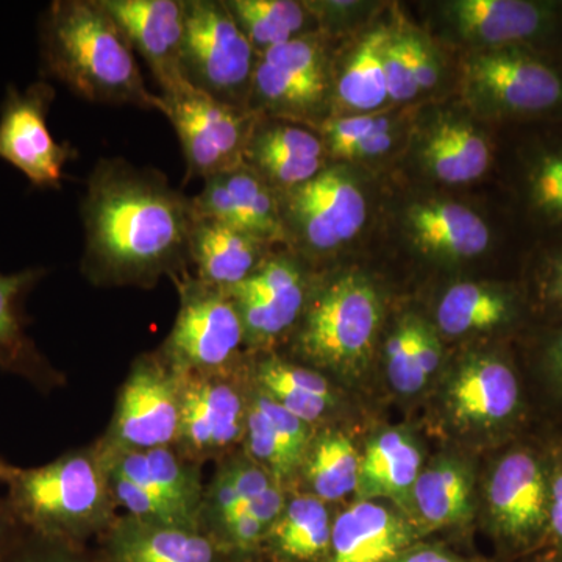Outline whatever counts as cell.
<instances>
[{
    "label": "cell",
    "mask_w": 562,
    "mask_h": 562,
    "mask_svg": "<svg viewBox=\"0 0 562 562\" xmlns=\"http://www.w3.org/2000/svg\"><path fill=\"white\" fill-rule=\"evenodd\" d=\"M38 36L43 80L60 81L87 102L161 111L131 41L101 0H54L41 14Z\"/></svg>",
    "instance_id": "cell-2"
},
{
    "label": "cell",
    "mask_w": 562,
    "mask_h": 562,
    "mask_svg": "<svg viewBox=\"0 0 562 562\" xmlns=\"http://www.w3.org/2000/svg\"><path fill=\"white\" fill-rule=\"evenodd\" d=\"M390 40L387 32L376 31L362 41L360 49L339 80L338 94L346 105L373 110L386 101L383 54Z\"/></svg>",
    "instance_id": "cell-36"
},
{
    "label": "cell",
    "mask_w": 562,
    "mask_h": 562,
    "mask_svg": "<svg viewBox=\"0 0 562 562\" xmlns=\"http://www.w3.org/2000/svg\"><path fill=\"white\" fill-rule=\"evenodd\" d=\"M55 94L47 80L35 81L24 91L9 85L0 105V160L41 190H60L66 162L77 157L69 143L54 139L47 125Z\"/></svg>",
    "instance_id": "cell-10"
},
{
    "label": "cell",
    "mask_w": 562,
    "mask_h": 562,
    "mask_svg": "<svg viewBox=\"0 0 562 562\" xmlns=\"http://www.w3.org/2000/svg\"><path fill=\"white\" fill-rule=\"evenodd\" d=\"M422 457L416 443L401 430H387L366 447L360 464L358 494L405 503L420 473Z\"/></svg>",
    "instance_id": "cell-25"
},
{
    "label": "cell",
    "mask_w": 562,
    "mask_h": 562,
    "mask_svg": "<svg viewBox=\"0 0 562 562\" xmlns=\"http://www.w3.org/2000/svg\"><path fill=\"white\" fill-rule=\"evenodd\" d=\"M461 31L486 43H509L535 35L541 10L520 0H461L452 5Z\"/></svg>",
    "instance_id": "cell-29"
},
{
    "label": "cell",
    "mask_w": 562,
    "mask_h": 562,
    "mask_svg": "<svg viewBox=\"0 0 562 562\" xmlns=\"http://www.w3.org/2000/svg\"><path fill=\"white\" fill-rule=\"evenodd\" d=\"M258 57L288 41L302 38L308 14L292 0H225Z\"/></svg>",
    "instance_id": "cell-33"
},
{
    "label": "cell",
    "mask_w": 562,
    "mask_h": 562,
    "mask_svg": "<svg viewBox=\"0 0 562 562\" xmlns=\"http://www.w3.org/2000/svg\"><path fill=\"white\" fill-rule=\"evenodd\" d=\"M180 424V375L158 351L140 355L122 384L105 439L106 452L173 447Z\"/></svg>",
    "instance_id": "cell-7"
},
{
    "label": "cell",
    "mask_w": 562,
    "mask_h": 562,
    "mask_svg": "<svg viewBox=\"0 0 562 562\" xmlns=\"http://www.w3.org/2000/svg\"><path fill=\"white\" fill-rule=\"evenodd\" d=\"M379 324L380 302L371 284L344 277L306 306L299 350L316 364L349 371L368 360Z\"/></svg>",
    "instance_id": "cell-6"
},
{
    "label": "cell",
    "mask_w": 562,
    "mask_h": 562,
    "mask_svg": "<svg viewBox=\"0 0 562 562\" xmlns=\"http://www.w3.org/2000/svg\"><path fill=\"white\" fill-rule=\"evenodd\" d=\"M412 497L424 522L432 527L461 522L471 513V476L460 462H436L419 473Z\"/></svg>",
    "instance_id": "cell-30"
},
{
    "label": "cell",
    "mask_w": 562,
    "mask_h": 562,
    "mask_svg": "<svg viewBox=\"0 0 562 562\" xmlns=\"http://www.w3.org/2000/svg\"><path fill=\"white\" fill-rule=\"evenodd\" d=\"M325 88L319 43L302 36L258 57L250 94L273 113L306 116L319 106Z\"/></svg>",
    "instance_id": "cell-14"
},
{
    "label": "cell",
    "mask_w": 562,
    "mask_h": 562,
    "mask_svg": "<svg viewBox=\"0 0 562 562\" xmlns=\"http://www.w3.org/2000/svg\"><path fill=\"white\" fill-rule=\"evenodd\" d=\"M3 505L22 530L69 547L114 522V501L101 449L76 450L49 464L16 469Z\"/></svg>",
    "instance_id": "cell-3"
},
{
    "label": "cell",
    "mask_w": 562,
    "mask_h": 562,
    "mask_svg": "<svg viewBox=\"0 0 562 562\" xmlns=\"http://www.w3.org/2000/svg\"><path fill=\"white\" fill-rule=\"evenodd\" d=\"M392 146L391 124L386 117H380L379 124L360 143L351 147L346 158L375 157Z\"/></svg>",
    "instance_id": "cell-46"
},
{
    "label": "cell",
    "mask_w": 562,
    "mask_h": 562,
    "mask_svg": "<svg viewBox=\"0 0 562 562\" xmlns=\"http://www.w3.org/2000/svg\"><path fill=\"white\" fill-rule=\"evenodd\" d=\"M284 238L286 232L310 250L330 251L349 241L366 222V201L353 181L338 169H324L280 199Z\"/></svg>",
    "instance_id": "cell-11"
},
{
    "label": "cell",
    "mask_w": 562,
    "mask_h": 562,
    "mask_svg": "<svg viewBox=\"0 0 562 562\" xmlns=\"http://www.w3.org/2000/svg\"><path fill=\"white\" fill-rule=\"evenodd\" d=\"M254 380L258 391L308 425L335 405L330 384L324 376L277 357L258 362Z\"/></svg>",
    "instance_id": "cell-27"
},
{
    "label": "cell",
    "mask_w": 562,
    "mask_h": 562,
    "mask_svg": "<svg viewBox=\"0 0 562 562\" xmlns=\"http://www.w3.org/2000/svg\"><path fill=\"white\" fill-rule=\"evenodd\" d=\"M273 476L249 457L228 460L216 472L209 490L203 492L201 524L209 530L225 517L238 512L247 502L268 491Z\"/></svg>",
    "instance_id": "cell-34"
},
{
    "label": "cell",
    "mask_w": 562,
    "mask_h": 562,
    "mask_svg": "<svg viewBox=\"0 0 562 562\" xmlns=\"http://www.w3.org/2000/svg\"><path fill=\"white\" fill-rule=\"evenodd\" d=\"M106 472H109L114 501H116V505L124 506L127 509L128 516L140 520H150V522L191 527L190 524L184 522L183 517L176 509L166 505L160 498L154 497L149 492L140 490L139 486H136L135 483L120 475V473Z\"/></svg>",
    "instance_id": "cell-39"
},
{
    "label": "cell",
    "mask_w": 562,
    "mask_h": 562,
    "mask_svg": "<svg viewBox=\"0 0 562 562\" xmlns=\"http://www.w3.org/2000/svg\"><path fill=\"white\" fill-rule=\"evenodd\" d=\"M244 439L247 443V457L271 473L277 483L290 479L302 468L301 458L292 452L254 397L249 402Z\"/></svg>",
    "instance_id": "cell-37"
},
{
    "label": "cell",
    "mask_w": 562,
    "mask_h": 562,
    "mask_svg": "<svg viewBox=\"0 0 562 562\" xmlns=\"http://www.w3.org/2000/svg\"><path fill=\"white\" fill-rule=\"evenodd\" d=\"M487 498L495 524L512 538H531L549 524L550 483L531 453L513 452L498 462Z\"/></svg>",
    "instance_id": "cell-16"
},
{
    "label": "cell",
    "mask_w": 562,
    "mask_h": 562,
    "mask_svg": "<svg viewBox=\"0 0 562 562\" xmlns=\"http://www.w3.org/2000/svg\"><path fill=\"white\" fill-rule=\"evenodd\" d=\"M46 273L44 268L0 273V368L33 382H44L50 371L25 333L24 299Z\"/></svg>",
    "instance_id": "cell-24"
},
{
    "label": "cell",
    "mask_w": 562,
    "mask_h": 562,
    "mask_svg": "<svg viewBox=\"0 0 562 562\" xmlns=\"http://www.w3.org/2000/svg\"><path fill=\"white\" fill-rule=\"evenodd\" d=\"M383 68L387 98L392 101H409L419 92L416 77H414L408 36L390 40L383 54Z\"/></svg>",
    "instance_id": "cell-40"
},
{
    "label": "cell",
    "mask_w": 562,
    "mask_h": 562,
    "mask_svg": "<svg viewBox=\"0 0 562 562\" xmlns=\"http://www.w3.org/2000/svg\"><path fill=\"white\" fill-rule=\"evenodd\" d=\"M161 111L179 136L187 162V180L209 179L243 165L249 143V111L216 101L191 85L160 95Z\"/></svg>",
    "instance_id": "cell-8"
},
{
    "label": "cell",
    "mask_w": 562,
    "mask_h": 562,
    "mask_svg": "<svg viewBox=\"0 0 562 562\" xmlns=\"http://www.w3.org/2000/svg\"><path fill=\"white\" fill-rule=\"evenodd\" d=\"M508 317V303L498 292L475 283H460L450 288L438 308L441 330L449 336L486 330Z\"/></svg>",
    "instance_id": "cell-35"
},
{
    "label": "cell",
    "mask_w": 562,
    "mask_h": 562,
    "mask_svg": "<svg viewBox=\"0 0 562 562\" xmlns=\"http://www.w3.org/2000/svg\"><path fill=\"white\" fill-rule=\"evenodd\" d=\"M472 79L495 102L516 111L550 109L562 98L560 77L549 66L513 54L480 55Z\"/></svg>",
    "instance_id": "cell-21"
},
{
    "label": "cell",
    "mask_w": 562,
    "mask_h": 562,
    "mask_svg": "<svg viewBox=\"0 0 562 562\" xmlns=\"http://www.w3.org/2000/svg\"><path fill=\"white\" fill-rule=\"evenodd\" d=\"M81 271L99 286L150 288L187 272L194 203L155 168L102 158L81 201Z\"/></svg>",
    "instance_id": "cell-1"
},
{
    "label": "cell",
    "mask_w": 562,
    "mask_h": 562,
    "mask_svg": "<svg viewBox=\"0 0 562 562\" xmlns=\"http://www.w3.org/2000/svg\"><path fill=\"white\" fill-rule=\"evenodd\" d=\"M386 371L392 387L401 394H416L427 384L414 341L413 319L403 322L387 341Z\"/></svg>",
    "instance_id": "cell-38"
},
{
    "label": "cell",
    "mask_w": 562,
    "mask_h": 562,
    "mask_svg": "<svg viewBox=\"0 0 562 562\" xmlns=\"http://www.w3.org/2000/svg\"><path fill=\"white\" fill-rule=\"evenodd\" d=\"M284 503H286V498H284L280 483H273L268 491L262 492L254 501L247 502L238 512L249 513L258 522L265 525L269 531V528L272 527V524L279 519L281 512H283Z\"/></svg>",
    "instance_id": "cell-44"
},
{
    "label": "cell",
    "mask_w": 562,
    "mask_h": 562,
    "mask_svg": "<svg viewBox=\"0 0 562 562\" xmlns=\"http://www.w3.org/2000/svg\"><path fill=\"white\" fill-rule=\"evenodd\" d=\"M398 562H457L452 560V558L447 557L441 552H435V550H422V552H416L408 554V557L403 558V560Z\"/></svg>",
    "instance_id": "cell-49"
},
{
    "label": "cell",
    "mask_w": 562,
    "mask_h": 562,
    "mask_svg": "<svg viewBox=\"0 0 562 562\" xmlns=\"http://www.w3.org/2000/svg\"><path fill=\"white\" fill-rule=\"evenodd\" d=\"M361 457L339 431H328L310 442L301 471L314 497L336 502L357 491Z\"/></svg>",
    "instance_id": "cell-31"
},
{
    "label": "cell",
    "mask_w": 562,
    "mask_h": 562,
    "mask_svg": "<svg viewBox=\"0 0 562 562\" xmlns=\"http://www.w3.org/2000/svg\"><path fill=\"white\" fill-rule=\"evenodd\" d=\"M149 66L161 95L188 87L183 74V0H101Z\"/></svg>",
    "instance_id": "cell-13"
},
{
    "label": "cell",
    "mask_w": 562,
    "mask_h": 562,
    "mask_svg": "<svg viewBox=\"0 0 562 562\" xmlns=\"http://www.w3.org/2000/svg\"><path fill=\"white\" fill-rule=\"evenodd\" d=\"M16 469L14 465L7 464L5 461L0 460V483L9 484Z\"/></svg>",
    "instance_id": "cell-51"
},
{
    "label": "cell",
    "mask_w": 562,
    "mask_h": 562,
    "mask_svg": "<svg viewBox=\"0 0 562 562\" xmlns=\"http://www.w3.org/2000/svg\"><path fill=\"white\" fill-rule=\"evenodd\" d=\"M195 216L231 225L266 243L284 241L280 199L246 162L203 180Z\"/></svg>",
    "instance_id": "cell-15"
},
{
    "label": "cell",
    "mask_w": 562,
    "mask_h": 562,
    "mask_svg": "<svg viewBox=\"0 0 562 562\" xmlns=\"http://www.w3.org/2000/svg\"><path fill=\"white\" fill-rule=\"evenodd\" d=\"M409 222L422 246L438 254L471 258L490 246V228L460 203H422L409 211Z\"/></svg>",
    "instance_id": "cell-26"
},
{
    "label": "cell",
    "mask_w": 562,
    "mask_h": 562,
    "mask_svg": "<svg viewBox=\"0 0 562 562\" xmlns=\"http://www.w3.org/2000/svg\"><path fill=\"white\" fill-rule=\"evenodd\" d=\"M553 364L554 371H557L558 379H560V382L562 384V336L560 338V341L557 342V346H554Z\"/></svg>",
    "instance_id": "cell-50"
},
{
    "label": "cell",
    "mask_w": 562,
    "mask_h": 562,
    "mask_svg": "<svg viewBox=\"0 0 562 562\" xmlns=\"http://www.w3.org/2000/svg\"><path fill=\"white\" fill-rule=\"evenodd\" d=\"M271 243L222 224L195 216L190 238V260L198 279L222 291L238 286L261 268Z\"/></svg>",
    "instance_id": "cell-20"
},
{
    "label": "cell",
    "mask_w": 562,
    "mask_h": 562,
    "mask_svg": "<svg viewBox=\"0 0 562 562\" xmlns=\"http://www.w3.org/2000/svg\"><path fill=\"white\" fill-rule=\"evenodd\" d=\"M554 288H557V294L562 299V261L557 268V279H554Z\"/></svg>",
    "instance_id": "cell-52"
},
{
    "label": "cell",
    "mask_w": 562,
    "mask_h": 562,
    "mask_svg": "<svg viewBox=\"0 0 562 562\" xmlns=\"http://www.w3.org/2000/svg\"><path fill=\"white\" fill-rule=\"evenodd\" d=\"M453 416L462 424L492 427L512 419L519 408L516 373L495 358H473L457 373L450 387Z\"/></svg>",
    "instance_id": "cell-22"
},
{
    "label": "cell",
    "mask_w": 562,
    "mask_h": 562,
    "mask_svg": "<svg viewBox=\"0 0 562 562\" xmlns=\"http://www.w3.org/2000/svg\"><path fill=\"white\" fill-rule=\"evenodd\" d=\"M179 375L180 424L173 450L198 465L225 457L243 441L249 412L233 369Z\"/></svg>",
    "instance_id": "cell-9"
},
{
    "label": "cell",
    "mask_w": 562,
    "mask_h": 562,
    "mask_svg": "<svg viewBox=\"0 0 562 562\" xmlns=\"http://www.w3.org/2000/svg\"><path fill=\"white\" fill-rule=\"evenodd\" d=\"M535 194L543 209L562 213V158L543 161L536 176Z\"/></svg>",
    "instance_id": "cell-43"
},
{
    "label": "cell",
    "mask_w": 562,
    "mask_h": 562,
    "mask_svg": "<svg viewBox=\"0 0 562 562\" xmlns=\"http://www.w3.org/2000/svg\"><path fill=\"white\" fill-rule=\"evenodd\" d=\"M106 562H222L221 543L201 528L124 516L110 525Z\"/></svg>",
    "instance_id": "cell-18"
},
{
    "label": "cell",
    "mask_w": 562,
    "mask_h": 562,
    "mask_svg": "<svg viewBox=\"0 0 562 562\" xmlns=\"http://www.w3.org/2000/svg\"><path fill=\"white\" fill-rule=\"evenodd\" d=\"M173 281L180 308L158 353L180 373L233 369L246 344V331L231 295L188 272Z\"/></svg>",
    "instance_id": "cell-5"
},
{
    "label": "cell",
    "mask_w": 562,
    "mask_h": 562,
    "mask_svg": "<svg viewBox=\"0 0 562 562\" xmlns=\"http://www.w3.org/2000/svg\"><path fill=\"white\" fill-rule=\"evenodd\" d=\"M549 524L562 543V471L550 483Z\"/></svg>",
    "instance_id": "cell-47"
},
{
    "label": "cell",
    "mask_w": 562,
    "mask_h": 562,
    "mask_svg": "<svg viewBox=\"0 0 562 562\" xmlns=\"http://www.w3.org/2000/svg\"><path fill=\"white\" fill-rule=\"evenodd\" d=\"M425 158L439 180L458 184L482 177L490 166L491 151L472 127L449 122L432 133Z\"/></svg>",
    "instance_id": "cell-32"
},
{
    "label": "cell",
    "mask_w": 562,
    "mask_h": 562,
    "mask_svg": "<svg viewBox=\"0 0 562 562\" xmlns=\"http://www.w3.org/2000/svg\"><path fill=\"white\" fill-rule=\"evenodd\" d=\"M408 542V527L397 514L361 501L333 522L328 562H391Z\"/></svg>",
    "instance_id": "cell-23"
},
{
    "label": "cell",
    "mask_w": 562,
    "mask_h": 562,
    "mask_svg": "<svg viewBox=\"0 0 562 562\" xmlns=\"http://www.w3.org/2000/svg\"><path fill=\"white\" fill-rule=\"evenodd\" d=\"M0 562H83L69 547L46 541L22 530L21 535L0 553Z\"/></svg>",
    "instance_id": "cell-41"
},
{
    "label": "cell",
    "mask_w": 562,
    "mask_h": 562,
    "mask_svg": "<svg viewBox=\"0 0 562 562\" xmlns=\"http://www.w3.org/2000/svg\"><path fill=\"white\" fill-rule=\"evenodd\" d=\"M324 146L301 125L272 124L254 128L244 151V162L269 187L286 192L314 179L322 171Z\"/></svg>",
    "instance_id": "cell-19"
},
{
    "label": "cell",
    "mask_w": 562,
    "mask_h": 562,
    "mask_svg": "<svg viewBox=\"0 0 562 562\" xmlns=\"http://www.w3.org/2000/svg\"><path fill=\"white\" fill-rule=\"evenodd\" d=\"M380 117L357 116L327 122L324 125L325 135L330 143V150L335 157L346 158L351 147L360 143L379 124Z\"/></svg>",
    "instance_id": "cell-42"
},
{
    "label": "cell",
    "mask_w": 562,
    "mask_h": 562,
    "mask_svg": "<svg viewBox=\"0 0 562 562\" xmlns=\"http://www.w3.org/2000/svg\"><path fill=\"white\" fill-rule=\"evenodd\" d=\"M21 532L22 528L2 503V505H0V553H2Z\"/></svg>",
    "instance_id": "cell-48"
},
{
    "label": "cell",
    "mask_w": 562,
    "mask_h": 562,
    "mask_svg": "<svg viewBox=\"0 0 562 562\" xmlns=\"http://www.w3.org/2000/svg\"><path fill=\"white\" fill-rule=\"evenodd\" d=\"M409 54H412L414 77L420 90H430L438 83L439 70L432 60L430 50L416 36H408Z\"/></svg>",
    "instance_id": "cell-45"
},
{
    "label": "cell",
    "mask_w": 562,
    "mask_h": 562,
    "mask_svg": "<svg viewBox=\"0 0 562 562\" xmlns=\"http://www.w3.org/2000/svg\"><path fill=\"white\" fill-rule=\"evenodd\" d=\"M241 316L246 344L269 346L291 330L306 308V281L290 257H269L254 276L225 291Z\"/></svg>",
    "instance_id": "cell-12"
},
{
    "label": "cell",
    "mask_w": 562,
    "mask_h": 562,
    "mask_svg": "<svg viewBox=\"0 0 562 562\" xmlns=\"http://www.w3.org/2000/svg\"><path fill=\"white\" fill-rule=\"evenodd\" d=\"M183 74L195 90L246 110L258 54L224 0H183Z\"/></svg>",
    "instance_id": "cell-4"
},
{
    "label": "cell",
    "mask_w": 562,
    "mask_h": 562,
    "mask_svg": "<svg viewBox=\"0 0 562 562\" xmlns=\"http://www.w3.org/2000/svg\"><path fill=\"white\" fill-rule=\"evenodd\" d=\"M101 453L106 471L131 480L140 490L176 509L184 522L201 528L203 491L198 464L183 460L173 447L143 452H106L101 449Z\"/></svg>",
    "instance_id": "cell-17"
},
{
    "label": "cell",
    "mask_w": 562,
    "mask_h": 562,
    "mask_svg": "<svg viewBox=\"0 0 562 562\" xmlns=\"http://www.w3.org/2000/svg\"><path fill=\"white\" fill-rule=\"evenodd\" d=\"M331 527L325 503L314 495H301L284 503L283 512L266 536L281 560L306 562L330 550Z\"/></svg>",
    "instance_id": "cell-28"
}]
</instances>
